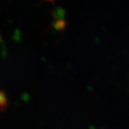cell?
Returning <instances> with one entry per match:
<instances>
[{"instance_id": "2", "label": "cell", "mask_w": 129, "mask_h": 129, "mask_svg": "<svg viewBox=\"0 0 129 129\" xmlns=\"http://www.w3.org/2000/svg\"><path fill=\"white\" fill-rule=\"evenodd\" d=\"M47 1H54V0H47Z\"/></svg>"}, {"instance_id": "1", "label": "cell", "mask_w": 129, "mask_h": 129, "mask_svg": "<svg viewBox=\"0 0 129 129\" xmlns=\"http://www.w3.org/2000/svg\"><path fill=\"white\" fill-rule=\"evenodd\" d=\"M5 104V98L3 95L0 94V106H3Z\"/></svg>"}]
</instances>
